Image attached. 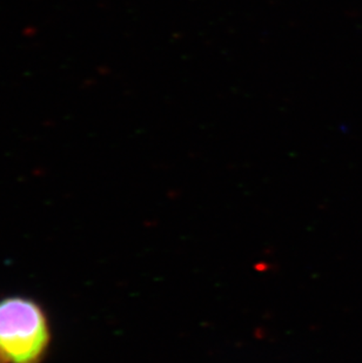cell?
<instances>
[{
    "label": "cell",
    "instance_id": "obj_1",
    "mask_svg": "<svg viewBox=\"0 0 362 363\" xmlns=\"http://www.w3.org/2000/svg\"><path fill=\"white\" fill-rule=\"evenodd\" d=\"M50 339L48 319L35 301L24 298L0 301V361L39 363Z\"/></svg>",
    "mask_w": 362,
    "mask_h": 363
}]
</instances>
